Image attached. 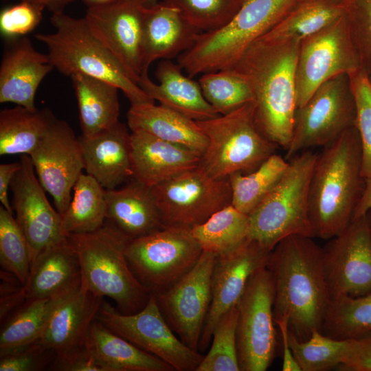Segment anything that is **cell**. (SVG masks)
Masks as SVG:
<instances>
[{"label": "cell", "instance_id": "38", "mask_svg": "<svg viewBox=\"0 0 371 371\" xmlns=\"http://www.w3.org/2000/svg\"><path fill=\"white\" fill-rule=\"evenodd\" d=\"M321 332L344 340L371 332V291L359 296H343L329 302Z\"/></svg>", "mask_w": 371, "mask_h": 371}, {"label": "cell", "instance_id": "41", "mask_svg": "<svg viewBox=\"0 0 371 371\" xmlns=\"http://www.w3.org/2000/svg\"><path fill=\"white\" fill-rule=\"evenodd\" d=\"M0 264L23 285L30 275L31 258L26 237L13 213L0 207Z\"/></svg>", "mask_w": 371, "mask_h": 371}, {"label": "cell", "instance_id": "1", "mask_svg": "<svg viewBox=\"0 0 371 371\" xmlns=\"http://www.w3.org/2000/svg\"><path fill=\"white\" fill-rule=\"evenodd\" d=\"M300 42L264 34L230 67L247 81L252 91L258 131L284 150L292 138L297 110L295 69Z\"/></svg>", "mask_w": 371, "mask_h": 371}, {"label": "cell", "instance_id": "7", "mask_svg": "<svg viewBox=\"0 0 371 371\" xmlns=\"http://www.w3.org/2000/svg\"><path fill=\"white\" fill-rule=\"evenodd\" d=\"M317 155L306 150L288 160L281 179L248 215L249 238L263 248L272 251L289 236L315 237L309 214V189Z\"/></svg>", "mask_w": 371, "mask_h": 371}, {"label": "cell", "instance_id": "19", "mask_svg": "<svg viewBox=\"0 0 371 371\" xmlns=\"http://www.w3.org/2000/svg\"><path fill=\"white\" fill-rule=\"evenodd\" d=\"M146 0H126L87 8L92 34L137 84L142 74V42Z\"/></svg>", "mask_w": 371, "mask_h": 371}, {"label": "cell", "instance_id": "52", "mask_svg": "<svg viewBox=\"0 0 371 371\" xmlns=\"http://www.w3.org/2000/svg\"><path fill=\"white\" fill-rule=\"evenodd\" d=\"M371 210V179L366 180L359 203L355 208L352 221L367 214Z\"/></svg>", "mask_w": 371, "mask_h": 371}, {"label": "cell", "instance_id": "2", "mask_svg": "<svg viewBox=\"0 0 371 371\" xmlns=\"http://www.w3.org/2000/svg\"><path fill=\"white\" fill-rule=\"evenodd\" d=\"M313 238L293 235L271 251L267 267L274 283V320L286 318L289 331L300 341L321 330L330 298L325 281L323 249Z\"/></svg>", "mask_w": 371, "mask_h": 371}, {"label": "cell", "instance_id": "36", "mask_svg": "<svg viewBox=\"0 0 371 371\" xmlns=\"http://www.w3.org/2000/svg\"><path fill=\"white\" fill-rule=\"evenodd\" d=\"M344 14L341 0H298L287 14L265 34L274 38L302 41Z\"/></svg>", "mask_w": 371, "mask_h": 371}, {"label": "cell", "instance_id": "6", "mask_svg": "<svg viewBox=\"0 0 371 371\" xmlns=\"http://www.w3.org/2000/svg\"><path fill=\"white\" fill-rule=\"evenodd\" d=\"M298 0H244L224 26L201 32L177 63L190 78L232 67L256 39L276 26Z\"/></svg>", "mask_w": 371, "mask_h": 371}, {"label": "cell", "instance_id": "8", "mask_svg": "<svg viewBox=\"0 0 371 371\" xmlns=\"http://www.w3.org/2000/svg\"><path fill=\"white\" fill-rule=\"evenodd\" d=\"M255 109L252 100L226 115L196 122L208 141L198 166L209 176L222 179L248 174L276 153L278 146L256 125Z\"/></svg>", "mask_w": 371, "mask_h": 371}, {"label": "cell", "instance_id": "45", "mask_svg": "<svg viewBox=\"0 0 371 371\" xmlns=\"http://www.w3.org/2000/svg\"><path fill=\"white\" fill-rule=\"evenodd\" d=\"M361 68L371 82V0H341Z\"/></svg>", "mask_w": 371, "mask_h": 371}, {"label": "cell", "instance_id": "39", "mask_svg": "<svg viewBox=\"0 0 371 371\" xmlns=\"http://www.w3.org/2000/svg\"><path fill=\"white\" fill-rule=\"evenodd\" d=\"M289 343L302 371H324L346 361L352 339H333L315 330L306 340L300 341L289 331Z\"/></svg>", "mask_w": 371, "mask_h": 371}, {"label": "cell", "instance_id": "44", "mask_svg": "<svg viewBox=\"0 0 371 371\" xmlns=\"http://www.w3.org/2000/svg\"><path fill=\"white\" fill-rule=\"evenodd\" d=\"M349 77L357 108L356 126L361 146V170L366 181L371 179V82L361 68Z\"/></svg>", "mask_w": 371, "mask_h": 371}, {"label": "cell", "instance_id": "37", "mask_svg": "<svg viewBox=\"0 0 371 371\" xmlns=\"http://www.w3.org/2000/svg\"><path fill=\"white\" fill-rule=\"evenodd\" d=\"M288 166V160L274 153L248 174L231 175L228 177L232 191L231 204L249 215L279 182Z\"/></svg>", "mask_w": 371, "mask_h": 371}, {"label": "cell", "instance_id": "50", "mask_svg": "<svg viewBox=\"0 0 371 371\" xmlns=\"http://www.w3.org/2000/svg\"><path fill=\"white\" fill-rule=\"evenodd\" d=\"M280 330L282 344V371H301V368L295 360L289 343V327L286 318L274 320Z\"/></svg>", "mask_w": 371, "mask_h": 371}, {"label": "cell", "instance_id": "5", "mask_svg": "<svg viewBox=\"0 0 371 371\" xmlns=\"http://www.w3.org/2000/svg\"><path fill=\"white\" fill-rule=\"evenodd\" d=\"M55 31L36 34L47 49L54 69L63 75L82 74L108 82L122 91L131 104L155 102L133 80L115 57L92 34L85 18L52 14Z\"/></svg>", "mask_w": 371, "mask_h": 371}, {"label": "cell", "instance_id": "15", "mask_svg": "<svg viewBox=\"0 0 371 371\" xmlns=\"http://www.w3.org/2000/svg\"><path fill=\"white\" fill-rule=\"evenodd\" d=\"M216 254L203 251L195 265L168 289L154 294L161 314L178 337L199 351L212 299Z\"/></svg>", "mask_w": 371, "mask_h": 371}, {"label": "cell", "instance_id": "43", "mask_svg": "<svg viewBox=\"0 0 371 371\" xmlns=\"http://www.w3.org/2000/svg\"><path fill=\"white\" fill-rule=\"evenodd\" d=\"M244 0H162L177 8L201 32L226 25L234 16Z\"/></svg>", "mask_w": 371, "mask_h": 371}, {"label": "cell", "instance_id": "47", "mask_svg": "<svg viewBox=\"0 0 371 371\" xmlns=\"http://www.w3.org/2000/svg\"><path fill=\"white\" fill-rule=\"evenodd\" d=\"M44 8L26 1L7 7L0 13V31L10 39L32 32L41 22Z\"/></svg>", "mask_w": 371, "mask_h": 371}, {"label": "cell", "instance_id": "49", "mask_svg": "<svg viewBox=\"0 0 371 371\" xmlns=\"http://www.w3.org/2000/svg\"><path fill=\"white\" fill-rule=\"evenodd\" d=\"M339 368L345 371H371V332L352 339L348 357Z\"/></svg>", "mask_w": 371, "mask_h": 371}, {"label": "cell", "instance_id": "42", "mask_svg": "<svg viewBox=\"0 0 371 371\" xmlns=\"http://www.w3.org/2000/svg\"><path fill=\"white\" fill-rule=\"evenodd\" d=\"M237 304L221 317L212 337V346L196 371H240L236 343Z\"/></svg>", "mask_w": 371, "mask_h": 371}, {"label": "cell", "instance_id": "30", "mask_svg": "<svg viewBox=\"0 0 371 371\" xmlns=\"http://www.w3.org/2000/svg\"><path fill=\"white\" fill-rule=\"evenodd\" d=\"M78 102L80 126L85 137L95 136L119 122L116 86L82 74L71 76Z\"/></svg>", "mask_w": 371, "mask_h": 371}, {"label": "cell", "instance_id": "24", "mask_svg": "<svg viewBox=\"0 0 371 371\" xmlns=\"http://www.w3.org/2000/svg\"><path fill=\"white\" fill-rule=\"evenodd\" d=\"M201 32L174 7L163 2L146 5L142 75L148 73L154 61L170 60L188 50Z\"/></svg>", "mask_w": 371, "mask_h": 371}, {"label": "cell", "instance_id": "28", "mask_svg": "<svg viewBox=\"0 0 371 371\" xmlns=\"http://www.w3.org/2000/svg\"><path fill=\"white\" fill-rule=\"evenodd\" d=\"M106 221L130 239L164 226L151 188L130 179L121 189L106 190Z\"/></svg>", "mask_w": 371, "mask_h": 371}, {"label": "cell", "instance_id": "22", "mask_svg": "<svg viewBox=\"0 0 371 371\" xmlns=\"http://www.w3.org/2000/svg\"><path fill=\"white\" fill-rule=\"evenodd\" d=\"M12 40L1 62L0 102L36 109L38 87L54 67L47 54L37 51L28 38Z\"/></svg>", "mask_w": 371, "mask_h": 371}, {"label": "cell", "instance_id": "16", "mask_svg": "<svg viewBox=\"0 0 371 371\" xmlns=\"http://www.w3.org/2000/svg\"><path fill=\"white\" fill-rule=\"evenodd\" d=\"M322 249L330 301L371 291V230L366 215L352 221Z\"/></svg>", "mask_w": 371, "mask_h": 371}, {"label": "cell", "instance_id": "51", "mask_svg": "<svg viewBox=\"0 0 371 371\" xmlns=\"http://www.w3.org/2000/svg\"><path fill=\"white\" fill-rule=\"evenodd\" d=\"M20 168V161L0 165V201L1 205L11 213L14 211L9 201L8 192L12 180Z\"/></svg>", "mask_w": 371, "mask_h": 371}, {"label": "cell", "instance_id": "13", "mask_svg": "<svg viewBox=\"0 0 371 371\" xmlns=\"http://www.w3.org/2000/svg\"><path fill=\"white\" fill-rule=\"evenodd\" d=\"M361 69L344 14L300 42L295 69L297 109L326 80Z\"/></svg>", "mask_w": 371, "mask_h": 371}, {"label": "cell", "instance_id": "12", "mask_svg": "<svg viewBox=\"0 0 371 371\" xmlns=\"http://www.w3.org/2000/svg\"><path fill=\"white\" fill-rule=\"evenodd\" d=\"M97 320L115 334L159 358L177 371H196L204 355L186 346L161 314L155 295L133 314L119 312L104 300Z\"/></svg>", "mask_w": 371, "mask_h": 371}, {"label": "cell", "instance_id": "23", "mask_svg": "<svg viewBox=\"0 0 371 371\" xmlns=\"http://www.w3.org/2000/svg\"><path fill=\"white\" fill-rule=\"evenodd\" d=\"M201 157L142 131L131 133L132 179L153 188L198 167Z\"/></svg>", "mask_w": 371, "mask_h": 371}, {"label": "cell", "instance_id": "46", "mask_svg": "<svg viewBox=\"0 0 371 371\" xmlns=\"http://www.w3.org/2000/svg\"><path fill=\"white\" fill-rule=\"evenodd\" d=\"M55 357V352L38 339L0 352V371L50 370Z\"/></svg>", "mask_w": 371, "mask_h": 371}, {"label": "cell", "instance_id": "14", "mask_svg": "<svg viewBox=\"0 0 371 371\" xmlns=\"http://www.w3.org/2000/svg\"><path fill=\"white\" fill-rule=\"evenodd\" d=\"M164 226L192 229L232 202L229 179H217L199 166L153 188Z\"/></svg>", "mask_w": 371, "mask_h": 371}, {"label": "cell", "instance_id": "35", "mask_svg": "<svg viewBox=\"0 0 371 371\" xmlns=\"http://www.w3.org/2000/svg\"><path fill=\"white\" fill-rule=\"evenodd\" d=\"M203 251L216 256L229 252L249 238V216L232 204L191 229Z\"/></svg>", "mask_w": 371, "mask_h": 371}, {"label": "cell", "instance_id": "9", "mask_svg": "<svg viewBox=\"0 0 371 371\" xmlns=\"http://www.w3.org/2000/svg\"><path fill=\"white\" fill-rule=\"evenodd\" d=\"M203 249L191 229L165 226L132 239L126 256L141 284L151 294L170 287L197 262Z\"/></svg>", "mask_w": 371, "mask_h": 371}, {"label": "cell", "instance_id": "34", "mask_svg": "<svg viewBox=\"0 0 371 371\" xmlns=\"http://www.w3.org/2000/svg\"><path fill=\"white\" fill-rule=\"evenodd\" d=\"M73 190L74 196L62 215L67 236L92 232L102 227L106 221V189L91 175L82 173Z\"/></svg>", "mask_w": 371, "mask_h": 371}, {"label": "cell", "instance_id": "27", "mask_svg": "<svg viewBox=\"0 0 371 371\" xmlns=\"http://www.w3.org/2000/svg\"><path fill=\"white\" fill-rule=\"evenodd\" d=\"M182 70L178 63L162 60L155 74L159 83L150 80L147 73L140 76L138 85L154 101L196 122L221 115L204 98L199 82Z\"/></svg>", "mask_w": 371, "mask_h": 371}, {"label": "cell", "instance_id": "3", "mask_svg": "<svg viewBox=\"0 0 371 371\" xmlns=\"http://www.w3.org/2000/svg\"><path fill=\"white\" fill-rule=\"evenodd\" d=\"M356 125L317 155L309 189V214L315 237L330 239L352 222L366 180Z\"/></svg>", "mask_w": 371, "mask_h": 371}, {"label": "cell", "instance_id": "20", "mask_svg": "<svg viewBox=\"0 0 371 371\" xmlns=\"http://www.w3.org/2000/svg\"><path fill=\"white\" fill-rule=\"evenodd\" d=\"M271 251L249 238L236 249L216 256L211 303L199 344V352L208 348L216 323L237 304L249 278L267 267Z\"/></svg>", "mask_w": 371, "mask_h": 371}, {"label": "cell", "instance_id": "18", "mask_svg": "<svg viewBox=\"0 0 371 371\" xmlns=\"http://www.w3.org/2000/svg\"><path fill=\"white\" fill-rule=\"evenodd\" d=\"M20 162L10 186L11 204L27 240L32 265L41 252L65 240L67 234L62 216L49 203L30 156L21 155Z\"/></svg>", "mask_w": 371, "mask_h": 371}, {"label": "cell", "instance_id": "26", "mask_svg": "<svg viewBox=\"0 0 371 371\" xmlns=\"http://www.w3.org/2000/svg\"><path fill=\"white\" fill-rule=\"evenodd\" d=\"M81 283L78 255L68 238L41 252L21 289L25 301L65 295Z\"/></svg>", "mask_w": 371, "mask_h": 371}, {"label": "cell", "instance_id": "55", "mask_svg": "<svg viewBox=\"0 0 371 371\" xmlns=\"http://www.w3.org/2000/svg\"><path fill=\"white\" fill-rule=\"evenodd\" d=\"M366 216L368 217L369 224H370V230H371V210H369V212L367 213Z\"/></svg>", "mask_w": 371, "mask_h": 371}, {"label": "cell", "instance_id": "4", "mask_svg": "<svg viewBox=\"0 0 371 371\" xmlns=\"http://www.w3.org/2000/svg\"><path fill=\"white\" fill-rule=\"evenodd\" d=\"M67 238L78 257L82 289L110 298L124 314L137 313L146 306L150 293L132 272L126 256L131 239L106 221L94 232Z\"/></svg>", "mask_w": 371, "mask_h": 371}, {"label": "cell", "instance_id": "54", "mask_svg": "<svg viewBox=\"0 0 371 371\" xmlns=\"http://www.w3.org/2000/svg\"><path fill=\"white\" fill-rule=\"evenodd\" d=\"M87 8L105 5L126 0H81ZM148 3V0H146Z\"/></svg>", "mask_w": 371, "mask_h": 371}, {"label": "cell", "instance_id": "17", "mask_svg": "<svg viewBox=\"0 0 371 371\" xmlns=\"http://www.w3.org/2000/svg\"><path fill=\"white\" fill-rule=\"evenodd\" d=\"M29 156L41 186L62 216L84 169L79 138L66 121L55 118Z\"/></svg>", "mask_w": 371, "mask_h": 371}, {"label": "cell", "instance_id": "48", "mask_svg": "<svg viewBox=\"0 0 371 371\" xmlns=\"http://www.w3.org/2000/svg\"><path fill=\"white\" fill-rule=\"evenodd\" d=\"M49 370L110 371L109 368L95 356L87 344L78 350L56 357Z\"/></svg>", "mask_w": 371, "mask_h": 371}, {"label": "cell", "instance_id": "33", "mask_svg": "<svg viewBox=\"0 0 371 371\" xmlns=\"http://www.w3.org/2000/svg\"><path fill=\"white\" fill-rule=\"evenodd\" d=\"M67 294L25 301L1 321L0 352L39 339L54 309Z\"/></svg>", "mask_w": 371, "mask_h": 371}, {"label": "cell", "instance_id": "29", "mask_svg": "<svg viewBox=\"0 0 371 371\" xmlns=\"http://www.w3.org/2000/svg\"><path fill=\"white\" fill-rule=\"evenodd\" d=\"M127 122L131 131H142L180 145L200 157L207 146V138L196 121L160 104H131Z\"/></svg>", "mask_w": 371, "mask_h": 371}, {"label": "cell", "instance_id": "53", "mask_svg": "<svg viewBox=\"0 0 371 371\" xmlns=\"http://www.w3.org/2000/svg\"><path fill=\"white\" fill-rule=\"evenodd\" d=\"M40 5L47 8L52 14L63 12L65 7L75 0H19Z\"/></svg>", "mask_w": 371, "mask_h": 371}, {"label": "cell", "instance_id": "56", "mask_svg": "<svg viewBox=\"0 0 371 371\" xmlns=\"http://www.w3.org/2000/svg\"><path fill=\"white\" fill-rule=\"evenodd\" d=\"M157 3V0H148L147 5L148 6L153 5Z\"/></svg>", "mask_w": 371, "mask_h": 371}, {"label": "cell", "instance_id": "10", "mask_svg": "<svg viewBox=\"0 0 371 371\" xmlns=\"http://www.w3.org/2000/svg\"><path fill=\"white\" fill-rule=\"evenodd\" d=\"M357 108L348 74L322 83L297 109L292 138L286 150L289 160L311 147L325 146L356 125Z\"/></svg>", "mask_w": 371, "mask_h": 371}, {"label": "cell", "instance_id": "11", "mask_svg": "<svg viewBox=\"0 0 371 371\" xmlns=\"http://www.w3.org/2000/svg\"><path fill=\"white\" fill-rule=\"evenodd\" d=\"M274 283L266 267L249 280L238 303L236 343L240 371H265L276 349Z\"/></svg>", "mask_w": 371, "mask_h": 371}, {"label": "cell", "instance_id": "32", "mask_svg": "<svg viewBox=\"0 0 371 371\" xmlns=\"http://www.w3.org/2000/svg\"><path fill=\"white\" fill-rule=\"evenodd\" d=\"M56 117L48 110L17 105L0 111V155H28Z\"/></svg>", "mask_w": 371, "mask_h": 371}, {"label": "cell", "instance_id": "31", "mask_svg": "<svg viewBox=\"0 0 371 371\" xmlns=\"http://www.w3.org/2000/svg\"><path fill=\"white\" fill-rule=\"evenodd\" d=\"M87 347L110 371H173L159 358L112 332L98 320L91 325Z\"/></svg>", "mask_w": 371, "mask_h": 371}, {"label": "cell", "instance_id": "40", "mask_svg": "<svg viewBox=\"0 0 371 371\" xmlns=\"http://www.w3.org/2000/svg\"><path fill=\"white\" fill-rule=\"evenodd\" d=\"M198 82L204 98L220 115L254 100L247 81L232 68L203 74Z\"/></svg>", "mask_w": 371, "mask_h": 371}, {"label": "cell", "instance_id": "25", "mask_svg": "<svg viewBox=\"0 0 371 371\" xmlns=\"http://www.w3.org/2000/svg\"><path fill=\"white\" fill-rule=\"evenodd\" d=\"M84 169L106 190L132 179L131 133L120 122L93 137H79Z\"/></svg>", "mask_w": 371, "mask_h": 371}, {"label": "cell", "instance_id": "21", "mask_svg": "<svg viewBox=\"0 0 371 371\" xmlns=\"http://www.w3.org/2000/svg\"><path fill=\"white\" fill-rule=\"evenodd\" d=\"M104 300L80 286L67 293L54 309L38 341L56 357L85 346Z\"/></svg>", "mask_w": 371, "mask_h": 371}]
</instances>
